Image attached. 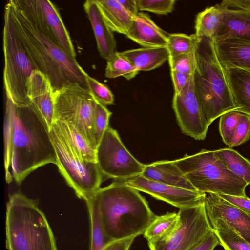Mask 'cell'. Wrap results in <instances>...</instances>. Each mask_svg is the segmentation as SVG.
<instances>
[{
  "mask_svg": "<svg viewBox=\"0 0 250 250\" xmlns=\"http://www.w3.org/2000/svg\"><path fill=\"white\" fill-rule=\"evenodd\" d=\"M50 134L59 170L76 195L85 200L100 188L103 175L96 161H84L71 150L52 125Z\"/></svg>",
  "mask_w": 250,
  "mask_h": 250,
  "instance_id": "obj_9",
  "label": "cell"
},
{
  "mask_svg": "<svg viewBox=\"0 0 250 250\" xmlns=\"http://www.w3.org/2000/svg\"><path fill=\"white\" fill-rule=\"evenodd\" d=\"M86 81L88 88L99 103L104 106L114 104V95L106 85L89 75L87 76Z\"/></svg>",
  "mask_w": 250,
  "mask_h": 250,
  "instance_id": "obj_35",
  "label": "cell"
},
{
  "mask_svg": "<svg viewBox=\"0 0 250 250\" xmlns=\"http://www.w3.org/2000/svg\"><path fill=\"white\" fill-rule=\"evenodd\" d=\"M195 51L169 57L170 70L193 75L196 67Z\"/></svg>",
  "mask_w": 250,
  "mask_h": 250,
  "instance_id": "obj_34",
  "label": "cell"
},
{
  "mask_svg": "<svg viewBox=\"0 0 250 250\" xmlns=\"http://www.w3.org/2000/svg\"><path fill=\"white\" fill-rule=\"evenodd\" d=\"M241 112L233 110L220 116L219 132L224 143L229 146L238 124Z\"/></svg>",
  "mask_w": 250,
  "mask_h": 250,
  "instance_id": "obj_33",
  "label": "cell"
},
{
  "mask_svg": "<svg viewBox=\"0 0 250 250\" xmlns=\"http://www.w3.org/2000/svg\"><path fill=\"white\" fill-rule=\"evenodd\" d=\"M124 182L138 191L145 192L179 209L200 202L205 195L198 191L176 188L149 180L142 175Z\"/></svg>",
  "mask_w": 250,
  "mask_h": 250,
  "instance_id": "obj_14",
  "label": "cell"
},
{
  "mask_svg": "<svg viewBox=\"0 0 250 250\" xmlns=\"http://www.w3.org/2000/svg\"><path fill=\"white\" fill-rule=\"evenodd\" d=\"M39 200L20 192L9 195L5 230L7 250H58L56 241Z\"/></svg>",
  "mask_w": 250,
  "mask_h": 250,
  "instance_id": "obj_5",
  "label": "cell"
},
{
  "mask_svg": "<svg viewBox=\"0 0 250 250\" xmlns=\"http://www.w3.org/2000/svg\"><path fill=\"white\" fill-rule=\"evenodd\" d=\"M224 8L219 3L199 13L195 21V35L214 38L221 23Z\"/></svg>",
  "mask_w": 250,
  "mask_h": 250,
  "instance_id": "obj_26",
  "label": "cell"
},
{
  "mask_svg": "<svg viewBox=\"0 0 250 250\" xmlns=\"http://www.w3.org/2000/svg\"><path fill=\"white\" fill-rule=\"evenodd\" d=\"M112 113L105 106L97 102L94 118V127L97 146L104 133L109 127V121Z\"/></svg>",
  "mask_w": 250,
  "mask_h": 250,
  "instance_id": "obj_37",
  "label": "cell"
},
{
  "mask_svg": "<svg viewBox=\"0 0 250 250\" xmlns=\"http://www.w3.org/2000/svg\"><path fill=\"white\" fill-rule=\"evenodd\" d=\"M179 222L178 213L169 212L156 216L143 234L147 242L155 241L169 235L177 227Z\"/></svg>",
  "mask_w": 250,
  "mask_h": 250,
  "instance_id": "obj_29",
  "label": "cell"
},
{
  "mask_svg": "<svg viewBox=\"0 0 250 250\" xmlns=\"http://www.w3.org/2000/svg\"><path fill=\"white\" fill-rule=\"evenodd\" d=\"M95 37L101 57L107 60L116 50L113 32L105 22L95 0H87L83 5Z\"/></svg>",
  "mask_w": 250,
  "mask_h": 250,
  "instance_id": "obj_19",
  "label": "cell"
},
{
  "mask_svg": "<svg viewBox=\"0 0 250 250\" xmlns=\"http://www.w3.org/2000/svg\"><path fill=\"white\" fill-rule=\"evenodd\" d=\"M250 138V115L241 113L234 134L229 147L237 146Z\"/></svg>",
  "mask_w": 250,
  "mask_h": 250,
  "instance_id": "obj_38",
  "label": "cell"
},
{
  "mask_svg": "<svg viewBox=\"0 0 250 250\" xmlns=\"http://www.w3.org/2000/svg\"><path fill=\"white\" fill-rule=\"evenodd\" d=\"M142 176L152 181L189 190L197 191L174 161L163 160L145 165Z\"/></svg>",
  "mask_w": 250,
  "mask_h": 250,
  "instance_id": "obj_20",
  "label": "cell"
},
{
  "mask_svg": "<svg viewBox=\"0 0 250 250\" xmlns=\"http://www.w3.org/2000/svg\"><path fill=\"white\" fill-rule=\"evenodd\" d=\"M29 105L43 118L49 129L54 122V89L49 78L41 71L34 70L27 86Z\"/></svg>",
  "mask_w": 250,
  "mask_h": 250,
  "instance_id": "obj_16",
  "label": "cell"
},
{
  "mask_svg": "<svg viewBox=\"0 0 250 250\" xmlns=\"http://www.w3.org/2000/svg\"><path fill=\"white\" fill-rule=\"evenodd\" d=\"M172 107L182 132L196 140H204L209 126L197 98L193 75L179 94H174Z\"/></svg>",
  "mask_w": 250,
  "mask_h": 250,
  "instance_id": "obj_13",
  "label": "cell"
},
{
  "mask_svg": "<svg viewBox=\"0 0 250 250\" xmlns=\"http://www.w3.org/2000/svg\"><path fill=\"white\" fill-rule=\"evenodd\" d=\"M236 110L250 115V73L238 67H223Z\"/></svg>",
  "mask_w": 250,
  "mask_h": 250,
  "instance_id": "obj_22",
  "label": "cell"
},
{
  "mask_svg": "<svg viewBox=\"0 0 250 250\" xmlns=\"http://www.w3.org/2000/svg\"><path fill=\"white\" fill-rule=\"evenodd\" d=\"M220 4L228 9L250 10V0H224Z\"/></svg>",
  "mask_w": 250,
  "mask_h": 250,
  "instance_id": "obj_43",
  "label": "cell"
},
{
  "mask_svg": "<svg viewBox=\"0 0 250 250\" xmlns=\"http://www.w3.org/2000/svg\"><path fill=\"white\" fill-rule=\"evenodd\" d=\"M135 236L112 240L105 246L104 250H129Z\"/></svg>",
  "mask_w": 250,
  "mask_h": 250,
  "instance_id": "obj_42",
  "label": "cell"
},
{
  "mask_svg": "<svg viewBox=\"0 0 250 250\" xmlns=\"http://www.w3.org/2000/svg\"><path fill=\"white\" fill-rule=\"evenodd\" d=\"M168 34L146 14L139 12L133 19L126 36L143 47L167 46Z\"/></svg>",
  "mask_w": 250,
  "mask_h": 250,
  "instance_id": "obj_17",
  "label": "cell"
},
{
  "mask_svg": "<svg viewBox=\"0 0 250 250\" xmlns=\"http://www.w3.org/2000/svg\"><path fill=\"white\" fill-rule=\"evenodd\" d=\"M84 201L87 207L90 223L89 250H104L106 244L111 241L107 238L104 231L97 206L90 198Z\"/></svg>",
  "mask_w": 250,
  "mask_h": 250,
  "instance_id": "obj_30",
  "label": "cell"
},
{
  "mask_svg": "<svg viewBox=\"0 0 250 250\" xmlns=\"http://www.w3.org/2000/svg\"><path fill=\"white\" fill-rule=\"evenodd\" d=\"M123 7L133 17H135L138 13L136 0H118Z\"/></svg>",
  "mask_w": 250,
  "mask_h": 250,
  "instance_id": "obj_44",
  "label": "cell"
},
{
  "mask_svg": "<svg viewBox=\"0 0 250 250\" xmlns=\"http://www.w3.org/2000/svg\"><path fill=\"white\" fill-rule=\"evenodd\" d=\"M223 8L221 23L214 41L235 39L250 42V10Z\"/></svg>",
  "mask_w": 250,
  "mask_h": 250,
  "instance_id": "obj_18",
  "label": "cell"
},
{
  "mask_svg": "<svg viewBox=\"0 0 250 250\" xmlns=\"http://www.w3.org/2000/svg\"><path fill=\"white\" fill-rule=\"evenodd\" d=\"M102 16L113 32L125 35L134 17L121 4L118 0H95Z\"/></svg>",
  "mask_w": 250,
  "mask_h": 250,
  "instance_id": "obj_24",
  "label": "cell"
},
{
  "mask_svg": "<svg viewBox=\"0 0 250 250\" xmlns=\"http://www.w3.org/2000/svg\"><path fill=\"white\" fill-rule=\"evenodd\" d=\"M193 74L195 91L208 126L224 113L236 110L224 70L217 56L213 38H200Z\"/></svg>",
  "mask_w": 250,
  "mask_h": 250,
  "instance_id": "obj_4",
  "label": "cell"
},
{
  "mask_svg": "<svg viewBox=\"0 0 250 250\" xmlns=\"http://www.w3.org/2000/svg\"><path fill=\"white\" fill-rule=\"evenodd\" d=\"M214 153L228 169L250 185L249 160L230 147L215 150Z\"/></svg>",
  "mask_w": 250,
  "mask_h": 250,
  "instance_id": "obj_28",
  "label": "cell"
},
{
  "mask_svg": "<svg viewBox=\"0 0 250 250\" xmlns=\"http://www.w3.org/2000/svg\"><path fill=\"white\" fill-rule=\"evenodd\" d=\"M175 162L199 192L246 196L247 183L228 169L214 150L202 149Z\"/></svg>",
  "mask_w": 250,
  "mask_h": 250,
  "instance_id": "obj_7",
  "label": "cell"
},
{
  "mask_svg": "<svg viewBox=\"0 0 250 250\" xmlns=\"http://www.w3.org/2000/svg\"><path fill=\"white\" fill-rule=\"evenodd\" d=\"M139 71H148L163 65L169 58L167 46L142 47L120 52Z\"/></svg>",
  "mask_w": 250,
  "mask_h": 250,
  "instance_id": "obj_23",
  "label": "cell"
},
{
  "mask_svg": "<svg viewBox=\"0 0 250 250\" xmlns=\"http://www.w3.org/2000/svg\"><path fill=\"white\" fill-rule=\"evenodd\" d=\"M5 179L20 184L32 172L57 164L50 129L31 105L18 106L6 99L4 127Z\"/></svg>",
  "mask_w": 250,
  "mask_h": 250,
  "instance_id": "obj_1",
  "label": "cell"
},
{
  "mask_svg": "<svg viewBox=\"0 0 250 250\" xmlns=\"http://www.w3.org/2000/svg\"><path fill=\"white\" fill-rule=\"evenodd\" d=\"M178 213L179 222L176 228L163 239L148 242L150 250H188L213 230L204 198L195 205L179 209Z\"/></svg>",
  "mask_w": 250,
  "mask_h": 250,
  "instance_id": "obj_11",
  "label": "cell"
},
{
  "mask_svg": "<svg viewBox=\"0 0 250 250\" xmlns=\"http://www.w3.org/2000/svg\"><path fill=\"white\" fill-rule=\"evenodd\" d=\"M54 121L74 127L96 150L94 118L97 101L88 88L67 83L54 91Z\"/></svg>",
  "mask_w": 250,
  "mask_h": 250,
  "instance_id": "obj_8",
  "label": "cell"
},
{
  "mask_svg": "<svg viewBox=\"0 0 250 250\" xmlns=\"http://www.w3.org/2000/svg\"><path fill=\"white\" fill-rule=\"evenodd\" d=\"M14 6L65 52L76 58L70 36L60 13L48 0H11Z\"/></svg>",
  "mask_w": 250,
  "mask_h": 250,
  "instance_id": "obj_12",
  "label": "cell"
},
{
  "mask_svg": "<svg viewBox=\"0 0 250 250\" xmlns=\"http://www.w3.org/2000/svg\"><path fill=\"white\" fill-rule=\"evenodd\" d=\"M220 245L225 250H250V244L220 219H208Z\"/></svg>",
  "mask_w": 250,
  "mask_h": 250,
  "instance_id": "obj_27",
  "label": "cell"
},
{
  "mask_svg": "<svg viewBox=\"0 0 250 250\" xmlns=\"http://www.w3.org/2000/svg\"><path fill=\"white\" fill-rule=\"evenodd\" d=\"M139 71L127 59L116 51L107 60L105 69V76L114 79L120 76L130 80L134 78Z\"/></svg>",
  "mask_w": 250,
  "mask_h": 250,
  "instance_id": "obj_31",
  "label": "cell"
},
{
  "mask_svg": "<svg viewBox=\"0 0 250 250\" xmlns=\"http://www.w3.org/2000/svg\"><path fill=\"white\" fill-rule=\"evenodd\" d=\"M52 125L78 157L84 161H96V150L74 127L59 121H54Z\"/></svg>",
  "mask_w": 250,
  "mask_h": 250,
  "instance_id": "obj_25",
  "label": "cell"
},
{
  "mask_svg": "<svg viewBox=\"0 0 250 250\" xmlns=\"http://www.w3.org/2000/svg\"><path fill=\"white\" fill-rule=\"evenodd\" d=\"M96 160L103 176L125 181L142 174L145 165L128 151L117 131L109 126L96 149Z\"/></svg>",
  "mask_w": 250,
  "mask_h": 250,
  "instance_id": "obj_10",
  "label": "cell"
},
{
  "mask_svg": "<svg viewBox=\"0 0 250 250\" xmlns=\"http://www.w3.org/2000/svg\"><path fill=\"white\" fill-rule=\"evenodd\" d=\"M217 195L240 210L250 214V199L248 197L233 196L223 194Z\"/></svg>",
  "mask_w": 250,
  "mask_h": 250,
  "instance_id": "obj_39",
  "label": "cell"
},
{
  "mask_svg": "<svg viewBox=\"0 0 250 250\" xmlns=\"http://www.w3.org/2000/svg\"><path fill=\"white\" fill-rule=\"evenodd\" d=\"M174 94H179L184 88L193 75H190L179 72L170 70Z\"/></svg>",
  "mask_w": 250,
  "mask_h": 250,
  "instance_id": "obj_41",
  "label": "cell"
},
{
  "mask_svg": "<svg viewBox=\"0 0 250 250\" xmlns=\"http://www.w3.org/2000/svg\"><path fill=\"white\" fill-rule=\"evenodd\" d=\"M214 42L217 56L223 67H238L250 73V42L235 39Z\"/></svg>",
  "mask_w": 250,
  "mask_h": 250,
  "instance_id": "obj_21",
  "label": "cell"
},
{
  "mask_svg": "<svg viewBox=\"0 0 250 250\" xmlns=\"http://www.w3.org/2000/svg\"><path fill=\"white\" fill-rule=\"evenodd\" d=\"M87 198L97 206L110 241L143 234L156 216L139 191L124 181L115 180Z\"/></svg>",
  "mask_w": 250,
  "mask_h": 250,
  "instance_id": "obj_2",
  "label": "cell"
},
{
  "mask_svg": "<svg viewBox=\"0 0 250 250\" xmlns=\"http://www.w3.org/2000/svg\"><path fill=\"white\" fill-rule=\"evenodd\" d=\"M199 40L200 38L195 34L190 35L183 33L169 34L167 47L169 57L195 51Z\"/></svg>",
  "mask_w": 250,
  "mask_h": 250,
  "instance_id": "obj_32",
  "label": "cell"
},
{
  "mask_svg": "<svg viewBox=\"0 0 250 250\" xmlns=\"http://www.w3.org/2000/svg\"><path fill=\"white\" fill-rule=\"evenodd\" d=\"M2 42L3 83L6 99L18 106H28L27 83L32 72L37 68L17 32L10 0L5 6Z\"/></svg>",
  "mask_w": 250,
  "mask_h": 250,
  "instance_id": "obj_6",
  "label": "cell"
},
{
  "mask_svg": "<svg viewBox=\"0 0 250 250\" xmlns=\"http://www.w3.org/2000/svg\"><path fill=\"white\" fill-rule=\"evenodd\" d=\"M10 0L16 30L24 47L37 70L49 78L54 91L69 82L77 83L88 88L86 78L89 75L76 58L65 52L37 27Z\"/></svg>",
  "mask_w": 250,
  "mask_h": 250,
  "instance_id": "obj_3",
  "label": "cell"
},
{
  "mask_svg": "<svg viewBox=\"0 0 250 250\" xmlns=\"http://www.w3.org/2000/svg\"><path fill=\"white\" fill-rule=\"evenodd\" d=\"M218 245H220L218 238L214 231L212 230L188 250H214Z\"/></svg>",
  "mask_w": 250,
  "mask_h": 250,
  "instance_id": "obj_40",
  "label": "cell"
},
{
  "mask_svg": "<svg viewBox=\"0 0 250 250\" xmlns=\"http://www.w3.org/2000/svg\"><path fill=\"white\" fill-rule=\"evenodd\" d=\"M204 203L208 219L222 220L250 244V214L216 194L205 193Z\"/></svg>",
  "mask_w": 250,
  "mask_h": 250,
  "instance_id": "obj_15",
  "label": "cell"
},
{
  "mask_svg": "<svg viewBox=\"0 0 250 250\" xmlns=\"http://www.w3.org/2000/svg\"><path fill=\"white\" fill-rule=\"evenodd\" d=\"M139 11L167 15L172 11L175 0H136Z\"/></svg>",
  "mask_w": 250,
  "mask_h": 250,
  "instance_id": "obj_36",
  "label": "cell"
}]
</instances>
